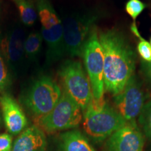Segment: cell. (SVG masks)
<instances>
[{"instance_id": "obj_1", "label": "cell", "mask_w": 151, "mask_h": 151, "mask_svg": "<svg viewBox=\"0 0 151 151\" xmlns=\"http://www.w3.org/2000/svg\"><path fill=\"white\" fill-rule=\"evenodd\" d=\"M98 37L104 54V90L116 96L134 74L136 52L126 38L117 30H106Z\"/></svg>"}, {"instance_id": "obj_2", "label": "cell", "mask_w": 151, "mask_h": 151, "mask_svg": "<svg viewBox=\"0 0 151 151\" xmlns=\"http://www.w3.org/2000/svg\"><path fill=\"white\" fill-rule=\"evenodd\" d=\"M83 113V129L86 135L95 143L106 141L127 123L104 97L100 99L92 97Z\"/></svg>"}, {"instance_id": "obj_3", "label": "cell", "mask_w": 151, "mask_h": 151, "mask_svg": "<svg viewBox=\"0 0 151 151\" xmlns=\"http://www.w3.org/2000/svg\"><path fill=\"white\" fill-rule=\"evenodd\" d=\"M41 35L47 46V61H57L65 55L63 24L49 0H37Z\"/></svg>"}, {"instance_id": "obj_4", "label": "cell", "mask_w": 151, "mask_h": 151, "mask_svg": "<svg viewBox=\"0 0 151 151\" xmlns=\"http://www.w3.org/2000/svg\"><path fill=\"white\" fill-rule=\"evenodd\" d=\"M82 110L65 91L54 109L48 114L37 117L38 127L48 132L77 127L82 121Z\"/></svg>"}, {"instance_id": "obj_5", "label": "cell", "mask_w": 151, "mask_h": 151, "mask_svg": "<svg viewBox=\"0 0 151 151\" xmlns=\"http://www.w3.org/2000/svg\"><path fill=\"white\" fill-rule=\"evenodd\" d=\"M97 20V14L86 13L73 15L62 21L65 55L71 58L82 56L85 43Z\"/></svg>"}, {"instance_id": "obj_6", "label": "cell", "mask_w": 151, "mask_h": 151, "mask_svg": "<svg viewBox=\"0 0 151 151\" xmlns=\"http://www.w3.org/2000/svg\"><path fill=\"white\" fill-rule=\"evenodd\" d=\"M65 91L78 104L83 112L92 98L90 81L79 62L67 60L59 71Z\"/></svg>"}, {"instance_id": "obj_7", "label": "cell", "mask_w": 151, "mask_h": 151, "mask_svg": "<svg viewBox=\"0 0 151 151\" xmlns=\"http://www.w3.org/2000/svg\"><path fill=\"white\" fill-rule=\"evenodd\" d=\"M82 56L87 74L92 88V97L100 99L104 97V54L95 28L90 32L83 48Z\"/></svg>"}, {"instance_id": "obj_8", "label": "cell", "mask_w": 151, "mask_h": 151, "mask_svg": "<svg viewBox=\"0 0 151 151\" xmlns=\"http://www.w3.org/2000/svg\"><path fill=\"white\" fill-rule=\"evenodd\" d=\"M62 96L60 88L48 76H42L35 82L25 98V104L37 117L50 113Z\"/></svg>"}, {"instance_id": "obj_9", "label": "cell", "mask_w": 151, "mask_h": 151, "mask_svg": "<svg viewBox=\"0 0 151 151\" xmlns=\"http://www.w3.org/2000/svg\"><path fill=\"white\" fill-rule=\"evenodd\" d=\"M146 102V97L141 82L134 74L127 81L124 89L114 96V108L127 123L137 122Z\"/></svg>"}, {"instance_id": "obj_10", "label": "cell", "mask_w": 151, "mask_h": 151, "mask_svg": "<svg viewBox=\"0 0 151 151\" xmlns=\"http://www.w3.org/2000/svg\"><path fill=\"white\" fill-rule=\"evenodd\" d=\"M106 141V151H143L145 137L134 122L127 123Z\"/></svg>"}, {"instance_id": "obj_11", "label": "cell", "mask_w": 151, "mask_h": 151, "mask_svg": "<svg viewBox=\"0 0 151 151\" xmlns=\"http://www.w3.org/2000/svg\"><path fill=\"white\" fill-rule=\"evenodd\" d=\"M24 33L21 28L16 27L5 34L0 43L1 52L6 60L15 71L25 58L24 55Z\"/></svg>"}, {"instance_id": "obj_12", "label": "cell", "mask_w": 151, "mask_h": 151, "mask_svg": "<svg viewBox=\"0 0 151 151\" xmlns=\"http://www.w3.org/2000/svg\"><path fill=\"white\" fill-rule=\"evenodd\" d=\"M4 121L6 129L13 135L20 133L27 124L23 111L15 100L8 94L0 98Z\"/></svg>"}, {"instance_id": "obj_13", "label": "cell", "mask_w": 151, "mask_h": 151, "mask_svg": "<svg viewBox=\"0 0 151 151\" xmlns=\"http://www.w3.org/2000/svg\"><path fill=\"white\" fill-rule=\"evenodd\" d=\"M47 146L44 132L37 125L28 127L19 135L12 151H45Z\"/></svg>"}, {"instance_id": "obj_14", "label": "cell", "mask_w": 151, "mask_h": 151, "mask_svg": "<svg viewBox=\"0 0 151 151\" xmlns=\"http://www.w3.org/2000/svg\"><path fill=\"white\" fill-rule=\"evenodd\" d=\"M60 151H96L79 130H70L60 137Z\"/></svg>"}, {"instance_id": "obj_15", "label": "cell", "mask_w": 151, "mask_h": 151, "mask_svg": "<svg viewBox=\"0 0 151 151\" xmlns=\"http://www.w3.org/2000/svg\"><path fill=\"white\" fill-rule=\"evenodd\" d=\"M43 37L38 32H31L26 37L24 41V55L25 58L30 61L37 59L42 48Z\"/></svg>"}, {"instance_id": "obj_16", "label": "cell", "mask_w": 151, "mask_h": 151, "mask_svg": "<svg viewBox=\"0 0 151 151\" xmlns=\"http://www.w3.org/2000/svg\"><path fill=\"white\" fill-rule=\"evenodd\" d=\"M18 8L20 19L26 26L33 25L37 20V13L35 6L29 0H13Z\"/></svg>"}, {"instance_id": "obj_17", "label": "cell", "mask_w": 151, "mask_h": 151, "mask_svg": "<svg viewBox=\"0 0 151 151\" xmlns=\"http://www.w3.org/2000/svg\"><path fill=\"white\" fill-rule=\"evenodd\" d=\"M137 122L144 137L151 141V97L146 101Z\"/></svg>"}, {"instance_id": "obj_18", "label": "cell", "mask_w": 151, "mask_h": 151, "mask_svg": "<svg viewBox=\"0 0 151 151\" xmlns=\"http://www.w3.org/2000/svg\"><path fill=\"white\" fill-rule=\"evenodd\" d=\"M131 30L134 35L139 37L140 39L137 45V52L140 55L141 60L145 62H151V45L150 43L145 40L140 35L135 23H133L131 26Z\"/></svg>"}, {"instance_id": "obj_19", "label": "cell", "mask_w": 151, "mask_h": 151, "mask_svg": "<svg viewBox=\"0 0 151 151\" xmlns=\"http://www.w3.org/2000/svg\"><path fill=\"white\" fill-rule=\"evenodd\" d=\"M146 6V4L140 0H129L125 5V10L132 20H136Z\"/></svg>"}, {"instance_id": "obj_20", "label": "cell", "mask_w": 151, "mask_h": 151, "mask_svg": "<svg viewBox=\"0 0 151 151\" xmlns=\"http://www.w3.org/2000/svg\"><path fill=\"white\" fill-rule=\"evenodd\" d=\"M10 82L9 71L2 57L0 55V90H3Z\"/></svg>"}, {"instance_id": "obj_21", "label": "cell", "mask_w": 151, "mask_h": 151, "mask_svg": "<svg viewBox=\"0 0 151 151\" xmlns=\"http://www.w3.org/2000/svg\"><path fill=\"white\" fill-rule=\"evenodd\" d=\"M12 137L8 134H0V151H12Z\"/></svg>"}, {"instance_id": "obj_22", "label": "cell", "mask_w": 151, "mask_h": 151, "mask_svg": "<svg viewBox=\"0 0 151 151\" xmlns=\"http://www.w3.org/2000/svg\"><path fill=\"white\" fill-rule=\"evenodd\" d=\"M141 71L145 80L151 88V62H145L141 60Z\"/></svg>"}, {"instance_id": "obj_23", "label": "cell", "mask_w": 151, "mask_h": 151, "mask_svg": "<svg viewBox=\"0 0 151 151\" xmlns=\"http://www.w3.org/2000/svg\"><path fill=\"white\" fill-rule=\"evenodd\" d=\"M150 45H151V38H150Z\"/></svg>"}, {"instance_id": "obj_24", "label": "cell", "mask_w": 151, "mask_h": 151, "mask_svg": "<svg viewBox=\"0 0 151 151\" xmlns=\"http://www.w3.org/2000/svg\"><path fill=\"white\" fill-rule=\"evenodd\" d=\"M150 151H151V148H150Z\"/></svg>"}]
</instances>
